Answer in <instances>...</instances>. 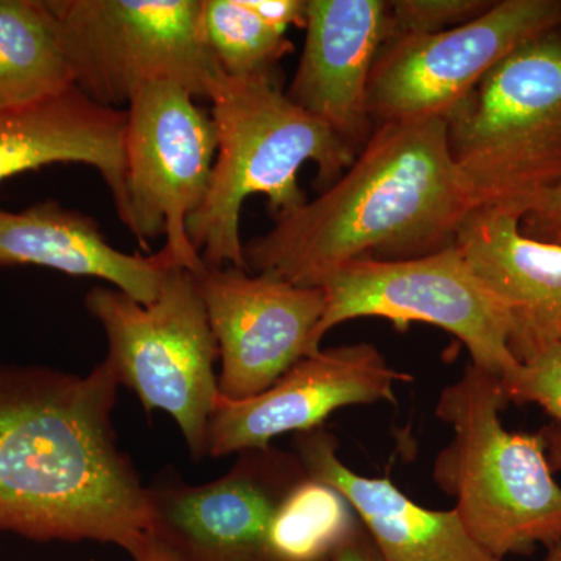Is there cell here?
I'll list each match as a JSON object with an SVG mask.
<instances>
[{
	"instance_id": "obj_11",
	"label": "cell",
	"mask_w": 561,
	"mask_h": 561,
	"mask_svg": "<svg viewBox=\"0 0 561 561\" xmlns=\"http://www.w3.org/2000/svg\"><path fill=\"white\" fill-rule=\"evenodd\" d=\"M306 476L294 451L272 445L239 453L224 478L203 485L162 476L147 485L150 535L184 561H275L273 516Z\"/></svg>"
},
{
	"instance_id": "obj_26",
	"label": "cell",
	"mask_w": 561,
	"mask_h": 561,
	"mask_svg": "<svg viewBox=\"0 0 561 561\" xmlns=\"http://www.w3.org/2000/svg\"><path fill=\"white\" fill-rule=\"evenodd\" d=\"M128 553L133 561H184L150 534Z\"/></svg>"
},
{
	"instance_id": "obj_15",
	"label": "cell",
	"mask_w": 561,
	"mask_h": 561,
	"mask_svg": "<svg viewBox=\"0 0 561 561\" xmlns=\"http://www.w3.org/2000/svg\"><path fill=\"white\" fill-rule=\"evenodd\" d=\"M522 213L478 206L457 231L456 249L515 324L512 350L519 362L556 342L561 327V245L524 234Z\"/></svg>"
},
{
	"instance_id": "obj_14",
	"label": "cell",
	"mask_w": 561,
	"mask_h": 561,
	"mask_svg": "<svg viewBox=\"0 0 561 561\" xmlns=\"http://www.w3.org/2000/svg\"><path fill=\"white\" fill-rule=\"evenodd\" d=\"M305 47L286 95L359 153L370 138L368 88L390 38L389 2L308 0Z\"/></svg>"
},
{
	"instance_id": "obj_2",
	"label": "cell",
	"mask_w": 561,
	"mask_h": 561,
	"mask_svg": "<svg viewBox=\"0 0 561 561\" xmlns=\"http://www.w3.org/2000/svg\"><path fill=\"white\" fill-rule=\"evenodd\" d=\"M474 208L449 154L445 119L383 122L341 179L243 243L247 271L319 287L350 262L448 249Z\"/></svg>"
},
{
	"instance_id": "obj_9",
	"label": "cell",
	"mask_w": 561,
	"mask_h": 561,
	"mask_svg": "<svg viewBox=\"0 0 561 561\" xmlns=\"http://www.w3.org/2000/svg\"><path fill=\"white\" fill-rule=\"evenodd\" d=\"M125 124L130 231L144 250L165 236L176 267L195 275L205 262L187 236V220L208 192L217 153L210 114L194 95L169 81L146 84L133 95Z\"/></svg>"
},
{
	"instance_id": "obj_18",
	"label": "cell",
	"mask_w": 561,
	"mask_h": 561,
	"mask_svg": "<svg viewBox=\"0 0 561 561\" xmlns=\"http://www.w3.org/2000/svg\"><path fill=\"white\" fill-rule=\"evenodd\" d=\"M14 265L106 280L144 305L157 300L176 267L164 249L149 256L114 249L98 221L54 201L20 213L0 209V267Z\"/></svg>"
},
{
	"instance_id": "obj_22",
	"label": "cell",
	"mask_w": 561,
	"mask_h": 561,
	"mask_svg": "<svg viewBox=\"0 0 561 561\" xmlns=\"http://www.w3.org/2000/svg\"><path fill=\"white\" fill-rule=\"evenodd\" d=\"M504 386L508 402H534L560 424L552 445V457L561 467V342H549L523 357L522 368Z\"/></svg>"
},
{
	"instance_id": "obj_27",
	"label": "cell",
	"mask_w": 561,
	"mask_h": 561,
	"mask_svg": "<svg viewBox=\"0 0 561 561\" xmlns=\"http://www.w3.org/2000/svg\"><path fill=\"white\" fill-rule=\"evenodd\" d=\"M545 561H561V541L557 542L556 546H552L549 549L548 556H546Z\"/></svg>"
},
{
	"instance_id": "obj_23",
	"label": "cell",
	"mask_w": 561,
	"mask_h": 561,
	"mask_svg": "<svg viewBox=\"0 0 561 561\" xmlns=\"http://www.w3.org/2000/svg\"><path fill=\"white\" fill-rule=\"evenodd\" d=\"M493 3L489 0H393L389 2L391 35H435L451 31L478 20Z\"/></svg>"
},
{
	"instance_id": "obj_5",
	"label": "cell",
	"mask_w": 561,
	"mask_h": 561,
	"mask_svg": "<svg viewBox=\"0 0 561 561\" xmlns=\"http://www.w3.org/2000/svg\"><path fill=\"white\" fill-rule=\"evenodd\" d=\"M559 28L513 50L446 116L449 154L478 206L522 213L561 180Z\"/></svg>"
},
{
	"instance_id": "obj_16",
	"label": "cell",
	"mask_w": 561,
	"mask_h": 561,
	"mask_svg": "<svg viewBox=\"0 0 561 561\" xmlns=\"http://www.w3.org/2000/svg\"><path fill=\"white\" fill-rule=\"evenodd\" d=\"M125 110L92 101L77 87L28 105L0 108V183L50 164L101 173L122 224L131 213L125 169Z\"/></svg>"
},
{
	"instance_id": "obj_10",
	"label": "cell",
	"mask_w": 561,
	"mask_h": 561,
	"mask_svg": "<svg viewBox=\"0 0 561 561\" xmlns=\"http://www.w3.org/2000/svg\"><path fill=\"white\" fill-rule=\"evenodd\" d=\"M561 27L560 0H502L435 35H391L368 88L373 125L449 113L513 50Z\"/></svg>"
},
{
	"instance_id": "obj_20",
	"label": "cell",
	"mask_w": 561,
	"mask_h": 561,
	"mask_svg": "<svg viewBox=\"0 0 561 561\" xmlns=\"http://www.w3.org/2000/svg\"><path fill=\"white\" fill-rule=\"evenodd\" d=\"M359 524L341 491L308 474L276 508L268 548L275 561H330Z\"/></svg>"
},
{
	"instance_id": "obj_4",
	"label": "cell",
	"mask_w": 561,
	"mask_h": 561,
	"mask_svg": "<svg viewBox=\"0 0 561 561\" xmlns=\"http://www.w3.org/2000/svg\"><path fill=\"white\" fill-rule=\"evenodd\" d=\"M507 404L501 379L470 364L435 405L454 437L435 457L434 481L456 500L468 534L501 561L561 541V486L548 440L505 430Z\"/></svg>"
},
{
	"instance_id": "obj_13",
	"label": "cell",
	"mask_w": 561,
	"mask_h": 561,
	"mask_svg": "<svg viewBox=\"0 0 561 561\" xmlns=\"http://www.w3.org/2000/svg\"><path fill=\"white\" fill-rule=\"evenodd\" d=\"M412 381L371 343L320 350L291 367L271 389L247 400L217 397L208 427V457L267 448L279 435L323 426L339 409L394 402V383Z\"/></svg>"
},
{
	"instance_id": "obj_7",
	"label": "cell",
	"mask_w": 561,
	"mask_h": 561,
	"mask_svg": "<svg viewBox=\"0 0 561 561\" xmlns=\"http://www.w3.org/2000/svg\"><path fill=\"white\" fill-rule=\"evenodd\" d=\"M324 294L317 341L356 319L389 320L400 331L427 323L456 335L472 365L507 383L522 368L512 350L511 313L471 272L456 245L401 261H354L319 284Z\"/></svg>"
},
{
	"instance_id": "obj_25",
	"label": "cell",
	"mask_w": 561,
	"mask_h": 561,
	"mask_svg": "<svg viewBox=\"0 0 561 561\" xmlns=\"http://www.w3.org/2000/svg\"><path fill=\"white\" fill-rule=\"evenodd\" d=\"M330 561H387L365 527H356L332 552Z\"/></svg>"
},
{
	"instance_id": "obj_28",
	"label": "cell",
	"mask_w": 561,
	"mask_h": 561,
	"mask_svg": "<svg viewBox=\"0 0 561 561\" xmlns=\"http://www.w3.org/2000/svg\"><path fill=\"white\" fill-rule=\"evenodd\" d=\"M557 341L561 342V327H560V330H559V337H557Z\"/></svg>"
},
{
	"instance_id": "obj_12",
	"label": "cell",
	"mask_w": 561,
	"mask_h": 561,
	"mask_svg": "<svg viewBox=\"0 0 561 561\" xmlns=\"http://www.w3.org/2000/svg\"><path fill=\"white\" fill-rule=\"evenodd\" d=\"M195 276L219 348L221 397H256L321 350L317 330L327 300L320 287L231 265H206Z\"/></svg>"
},
{
	"instance_id": "obj_6",
	"label": "cell",
	"mask_w": 561,
	"mask_h": 561,
	"mask_svg": "<svg viewBox=\"0 0 561 561\" xmlns=\"http://www.w3.org/2000/svg\"><path fill=\"white\" fill-rule=\"evenodd\" d=\"M84 308L102 324L105 359L121 386L138 394L144 411L169 413L192 459L208 457L210 415L219 397V348L197 276L172 267L157 300L144 305L116 287L95 286Z\"/></svg>"
},
{
	"instance_id": "obj_21",
	"label": "cell",
	"mask_w": 561,
	"mask_h": 561,
	"mask_svg": "<svg viewBox=\"0 0 561 561\" xmlns=\"http://www.w3.org/2000/svg\"><path fill=\"white\" fill-rule=\"evenodd\" d=\"M202 38L227 76H276L279 61L294 50L286 31L265 20L254 0H202Z\"/></svg>"
},
{
	"instance_id": "obj_1",
	"label": "cell",
	"mask_w": 561,
	"mask_h": 561,
	"mask_svg": "<svg viewBox=\"0 0 561 561\" xmlns=\"http://www.w3.org/2000/svg\"><path fill=\"white\" fill-rule=\"evenodd\" d=\"M119 387L106 359L88 376L0 365V531L127 552L150 534L147 485L113 423Z\"/></svg>"
},
{
	"instance_id": "obj_3",
	"label": "cell",
	"mask_w": 561,
	"mask_h": 561,
	"mask_svg": "<svg viewBox=\"0 0 561 561\" xmlns=\"http://www.w3.org/2000/svg\"><path fill=\"white\" fill-rule=\"evenodd\" d=\"M217 153L208 192L187 220V236L208 267L247 271L243 203L265 195L273 216L305 205L298 172L316 162V187L328 190L356 160L331 128L295 105L278 77L236 79L216 66L206 83ZM249 272V271H247Z\"/></svg>"
},
{
	"instance_id": "obj_19",
	"label": "cell",
	"mask_w": 561,
	"mask_h": 561,
	"mask_svg": "<svg viewBox=\"0 0 561 561\" xmlns=\"http://www.w3.org/2000/svg\"><path fill=\"white\" fill-rule=\"evenodd\" d=\"M76 87L46 0H0V108Z\"/></svg>"
},
{
	"instance_id": "obj_17",
	"label": "cell",
	"mask_w": 561,
	"mask_h": 561,
	"mask_svg": "<svg viewBox=\"0 0 561 561\" xmlns=\"http://www.w3.org/2000/svg\"><path fill=\"white\" fill-rule=\"evenodd\" d=\"M291 451L309 476L341 491L387 561H501L468 534L456 508L431 511L389 478L346 467L337 438L323 426L295 434Z\"/></svg>"
},
{
	"instance_id": "obj_8",
	"label": "cell",
	"mask_w": 561,
	"mask_h": 561,
	"mask_svg": "<svg viewBox=\"0 0 561 561\" xmlns=\"http://www.w3.org/2000/svg\"><path fill=\"white\" fill-rule=\"evenodd\" d=\"M73 83L92 101L127 108L146 84L169 81L195 99L217 62L202 38V0H46Z\"/></svg>"
},
{
	"instance_id": "obj_24",
	"label": "cell",
	"mask_w": 561,
	"mask_h": 561,
	"mask_svg": "<svg viewBox=\"0 0 561 561\" xmlns=\"http://www.w3.org/2000/svg\"><path fill=\"white\" fill-rule=\"evenodd\" d=\"M519 227L529 238L561 245V180L523 206Z\"/></svg>"
}]
</instances>
